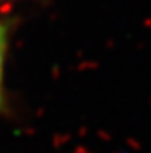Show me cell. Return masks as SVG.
<instances>
[{"mask_svg": "<svg viewBox=\"0 0 151 153\" xmlns=\"http://www.w3.org/2000/svg\"><path fill=\"white\" fill-rule=\"evenodd\" d=\"M15 21L0 16V117L7 116L10 111L8 91H7V62H8L12 33Z\"/></svg>", "mask_w": 151, "mask_h": 153, "instance_id": "cell-1", "label": "cell"}, {"mask_svg": "<svg viewBox=\"0 0 151 153\" xmlns=\"http://www.w3.org/2000/svg\"><path fill=\"white\" fill-rule=\"evenodd\" d=\"M20 2H36V0H0V7L12 5V3H20Z\"/></svg>", "mask_w": 151, "mask_h": 153, "instance_id": "cell-2", "label": "cell"}]
</instances>
